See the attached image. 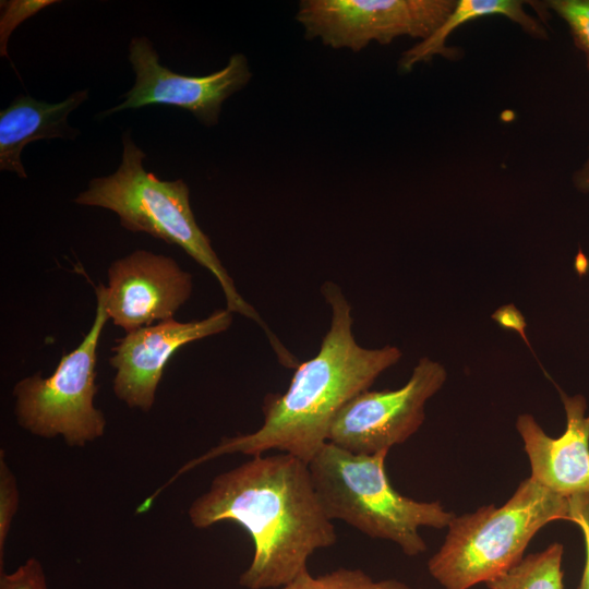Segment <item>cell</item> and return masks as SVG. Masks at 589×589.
I'll list each match as a JSON object with an SVG mask.
<instances>
[{
	"label": "cell",
	"mask_w": 589,
	"mask_h": 589,
	"mask_svg": "<svg viewBox=\"0 0 589 589\" xmlns=\"http://www.w3.org/2000/svg\"><path fill=\"white\" fill-rule=\"evenodd\" d=\"M188 516L200 529L230 520L247 530L254 553L239 584L248 589L285 587L308 570L316 550L337 541L308 464L286 453L252 456L218 474Z\"/></svg>",
	"instance_id": "obj_1"
},
{
	"label": "cell",
	"mask_w": 589,
	"mask_h": 589,
	"mask_svg": "<svg viewBox=\"0 0 589 589\" xmlns=\"http://www.w3.org/2000/svg\"><path fill=\"white\" fill-rule=\"evenodd\" d=\"M322 293L330 305V326L318 352L298 364L287 390L265 398L263 424L252 433L223 437L183 465L172 481L201 464L231 454L256 456L277 450L309 464L327 443L339 410L400 360L402 353L395 346L369 349L356 341L351 306L337 285L325 283Z\"/></svg>",
	"instance_id": "obj_2"
},
{
	"label": "cell",
	"mask_w": 589,
	"mask_h": 589,
	"mask_svg": "<svg viewBox=\"0 0 589 589\" xmlns=\"http://www.w3.org/2000/svg\"><path fill=\"white\" fill-rule=\"evenodd\" d=\"M122 160L117 171L92 179L74 203L112 211L118 215L120 225L129 231L145 232L180 247L217 279L226 299V309L262 326L275 352H281L285 347L239 293L209 238L199 227L187 183L182 179L164 181L147 172L143 167L146 155L134 144L129 132L122 135Z\"/></svg>",
	"instance_id": "obj_3"
},
{
	"label": "cell",
	"mask_w": 589,
	"mask_h": 589,
	"mask_svg": "<svg viewBox=\"0 0 589 589\" xmlns=\"http://www.w3.org/2000/svg\"><path fill=\"white\" fill-rule=\"evenodd\" d=\"M388 452L354 454L327 442L308 466L330 520H341L370 538L392 541L406 555L417 556L428 549L419 528L447 527L456 515L440 502H420L398 493L385 471Z\"/></svg>",
	"instance_id": "obj_4"
},
{
	"label": "cell",
	"mask_w": 589,
	"mask_h": 589,
	"mask_svg": "<svg viewBox=\"0 0 589 589\" xmlns=\"http://www.w3.org/2000/svg\"><path fill=\"white\" fill-rule=\"evenodd\" d=\"M556 520L572 522L570 498L529 477L502 506L484 505L455 516L428 562L429 573L444 589L486 584L519 563L533 536Z\"/></svg>",
	"instance_id": "obj_5"
},
{
	"label": "cell",
	"mask_w": 589,
	"mask_h": 589,
	"mask_svg": "<svg viewBox=\"0 0 589 589\" xmlns=\"http://www.w3.org/2000/svg\"><path fill=\"white\" fill-rule=\"evenodd\" d=\"M105 293L100 283L92 327L74 350L61 357L51 375L35 373L14 385V413L27 432L44 438L61 436L72 447H83L104 435L106 418L94 399L98 389L97 348L109 320Z\"/></svg>",
	"instance_id": "obj_6"
},
{
	"label": "cell",
	"mask_w": 589,
	"mask_h": 589,
	"mask_svg": "<svg viewBox=\"0 0 589 589\" xmlns=\"http://www.w3.org/2000/svg\"><path fill=\"white\" fill-rule=\"evenodd\" d=\"M456 0H303L297 21L306 39L320 38L334 49L359 51L402 36L430 37L452 12Z\"/></svg>",
	"instance_id": "obj_7"
},
{
	"label": "cell",
	"mask_w": 589,
	"mask_h": 589,
	"mask_svg": "<svg viewBox=\"0 0 589 589\" xmlns=\"http://www.w3.org/2000/svg\"><path fill=\"white\" fill-rule=\"evenodd\" d=\"M444 365L422 357L397 389H366L335 417L327 442L354 454L373 455L402 444L422 425L426 401L444 385Z\"/></svg>",
	"instance_id": "obj_8"
},
{
	"label": "cell",
	"mask_w": 589,
	"mask_h": 589,
	"mask_svg": "<svg viewBox=\"0 0 589 589\" xmlns=\"http://www.w3.org/2000/svg\"><path fill=\"white\" fill-rule=\"evenodd\" d=\"M129 61L135 83L121 96L124 100L103 112L101 117L160 104L188 110L206 127L216 125L223 103L244 87L252 76L242 53L232 55L225 68L207 75L175 73L159 63V56L146 37L132 38Z\"/></svg>",
	"instance_id": "obj_9"
},
{
	"label": "cell",
	"mask_w": 589,
	"mask_h": 589,
	"mask_svg": "<svg viewBox=\"0 0 589 589\" xmlns=\"http://www.w3.org/2000/svg\"><path fill=\"white\" fill-rule=\"evenodd\" d=\"M231 324L232 313L219 309L203 320L170 318L125 333L116 340L109 358L116 371L112 383L116 397L129 408L149 411L172 356L192 341L227 330Z\"/></svg>",
	"instance_id": "obj_10"
},
{
	"label": "cell",
	"mask_w": 589,
	"mask_h": 589,
	"mask_svg": "<svg viewBox=\"0 0 589 589\" xmlns=\"http://www.w3.org/2000/svg\"><path fill=\"white\" fill-rule=\"evenodd\" d=\"M107 275L106 311L125 333L173 318L193 289L191 274L172 257L146 250L113 261Z\"/></svg>",
	"instance_id": "obj_11"
},
{
	"label": "cell",
	"mask_w": 589,
	"mask_h": 589,
	"mask_svg": "<svg viewBox=\"0 0 589 589\" xmlns=\"http://www.w3.org/2000/svg\"><path fill=\"white\" fill-rule=\"evenodd\" d=\"M560 395L566 428L550 437L528 413L518 416L516 429L529 458L531 478L545 489L565 497L589 493V413L582 395Z\"/></svg>",
	"instance_id": "obj_12"
},
{
	"label": "cell",
	"mask_w": 589,
	"mask_h": 589,
	"mask_svg": "<svg viewBox=\"0 0 589 589\" xmlns=\"http://www.w3.org/2000/svg\"><path fill=\"white\" fill-rule=\"evenodd\" d=\"M87 97L84 89L56 104L22 94L14 98L0 111V169L27 178L21 160L23 148L37 140L75 137L79 131L69 125L68 116Z\"/></svg>",
	"instance_id": "obj_13"
},
{
	"label": "cell",
	"mask_w": 589,
	"mask_h": 589,
	"mask_svg": "<svg viewBox=\"0 0 589 589\" xmlns=\"http://www.w3.org/2000/svg\"><path fill=\"white\" fill-rule=\"evenodd\" d=\"M529 4L530 1L521 0H456L452 12L430 37L401 55L399 69L410 71L417 63L429 61L435 56L455 59L458 50L446 45L450 34L458 27L485 16H504L529 36L546 40L548 28L543 21L529 14L526 9Z\"/></svg>",
	"instance_id": "obj_14"
},
{
	"label": "cell",
	"mask_w": 589,
	"mask_h": 589,
	"mask_svg": "<svg viewBox=\"0 0 589 589\" xmlns=\"http://www.w3.org/2000/svg\"><path fill=\"white\" fill-rule=\"evenodd\" d=\"M563 553V544L554 542L485 585L489 589H564Z\"/></svg>",
	"instance_id": "obj_15"
},
{
	"label": "cell",
	"mask_w": 589,
	"mask_h": 589,
	"mask_svg": "<svg viewBox=\"0 0 589 589\" xmlns=\"http://www.w3.org/2000/svg\"><path fill=\"white\" fill-rule=\"evenodd\" d=\"M284 589H411L396 579L374 580L361 569L339 568L312 576L309 570L299 575Z\"/></svg>",
	"instance_id": "obj_16"
},
{
	"label": "cell",
	"mask_w": 589,
	"mask_h": 589,
	"mask_svg": "<svg viewBox=\"0 0 589 589\" xmlns=\"http://www.w3.org/2000/svg\"><path fill=\"white\" fill-rule=\"evenodd\" d=\"M543 4L564 21L589 71V0H548Z\"/></svg>",
	"instance_id": "obj_17"
},
{
	"label": "cell",
	"mask_w": 589,
	"mask_h": 589,
	"mask_svg": "<svg viewBox=\"0 0 589 589\" xmlns=\"http://www.w3.org/2000/svg\"><path fill=\"white\" fill-rule=\"evenodd\" d=\"M0 454V569L3 567V552L8 534L19 507V489L16 479Z\"/></svg>",
	"instance_id": "obj_18"
},
{
	"label": "cell",
	"mask_w": 589,
	"mask_h": 589,
	"mask_svg": "<svg viewBox=\"0 0 589 589\" xmlns=\"http://www.w3.org/2000/svg\"><path fill=\"white\" fill-rule=\"evenodd\" d=\"M0 589H48L40 562L29 557L13 573H0Z\"/></svg>",
	"instance_id": "obj_19"
},
{
	"label": "cell",
	"mask_w": 589,
	"mask_h": 589,
	"mask_svg": "<svg viewBox=\"0 0 589 589\" xmlns=\"http://www.w3.org/2000/svg\"><path fill=\"white\" fill-rule=\"evenodd\" d=\"M569 498L572 522L580 528L586 551L585 565L578 589H589V493L575 495Z\"/></svg>",
	"instance_id": "obj_20"
},
{
	"label": "cell",
	"mask_w": 589,
	"mask_h": 589,
	"mask_svg": "<svg viewBox=\"0 0 589 589\" xmlns=\"http://www.w3.org/2000/svg\"><path fill=\"white\" fill-rule=\"evenodd\" d=\"M53 1H11L5 2V12L1 17V46L7 40L10 32L25 17L33 15L41 8Z\"/></svg>",
	"instance_id": "obj_21"
},
{
	"label": "cell",
	"mask_w": 589,
	"mask_h": 589,
	"mask_svg": "<svg viewBox=\"0 0 589 589\" xmlns=\"http://www.w3.org/2000/svg\"><path fill=\"white\" fill-rule=\"evenodd\" d=\"M573 183L574 187L582 192V193H589V147H588V155L582 165L574 171L573 175Z\"/></svg>",
	"instance_id": "obj_22"
}]
</instances>
